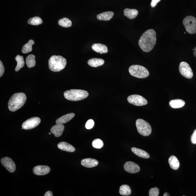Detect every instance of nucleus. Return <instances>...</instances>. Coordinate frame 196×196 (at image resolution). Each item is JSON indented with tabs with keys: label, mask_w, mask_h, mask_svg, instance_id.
<instances>
[{
	"label": "nucleus",
	"mask_w": 196,
	"mask_h": 196,
	"mask_svg": "<svg viewBox=\"0 0 196 196\" xmlns=\"http://www.w3.org/2000/svg\"><path fill=\"white\" fill-rule=\"evenodd\" d=\"M156 40V32L154 30L150 29L142 34L138 44L142 50L145 52H149L154 47Z\"/></svg>",
	"instance_id": "1"
},
{
	"label": "nucleus",
	"mask_w": 196,
	"mask_h": 196,
	"mask_svg": "<svg viewBox=\"0 0 196 196\" xmlns=\"http://www.w3.org/2000/svg\"><path fill=\"white\" fill-rule=\"evenodd\" d=\"M26 100V96L24 93H18L13 94L9 101V110L11 111L18 110L24 105Z\"/></svg>",
	"instance_id": "2"
},
{
	"label": "nucleus",
	"mask_w": 196,
	"mask_h": 196,
	"mask_svg": "<svg viewBox=\"0 0 196 196\" xmlns=\"http://www.w3.org/2000/svg\"><path fill=\"white\" fill-rule=\"evenodd\" d=\"M66 64V59L61 56H53L49 61V68L54 72H60L63 70Z\"/></svg>",
	"instance_id": "3"
},
{
	"label": "nucleus",
	"mask_w": 196,
	"mask_h": 196,
	"mask_svg": "<svg viewBox=\"0 0 196 196\" xmlns=\"http://www.w3.org/2000/svg\"><path fill=\"white\" fill-rule=\"evenodd\" d=\"M65 99L71 101H78L85 99L88 97L89 93L85 90L71 89L64 92Z\"/></svg>",
	"instance_id": "4"
},
{
	"label": "nucleus",
	"mask_w": 196,
	"mask_h": 196,
	"mask_svg": "<svg viewBox=\"0 0 196 196\" xmlns=\"http://www.w3.org/2000/svg\"><path fill=\"white\" fill-rule=\"evenodd\" d=\"M129 71L132 76L140 78H147L149 74L147 69L140 65H131L129 68Z\"/></svg>",
	"instance_id": "5"
},
{
	"label": "nucleus",
	"mask_w": 196,
	"mask_h": 196,
	"mask_svg": "<svg viewBox=\"0 0 196 196\" xmlns=\"http://www.w3.org/2000/svg\"><path fill=\"white\" fill-rule=\"evenodd\" d=\"M137 131L141 135L148 136L151 133V126L148 122L142 119H138L136 121Z\"/></svg>",
	"instance_id": "6"
},
{
	"label": "nucleus",
	"mask_w": 196,
	"mask_h": 196,
	"mask_svg": "<svg viewBox=\"0 0 196 196\" xmlns=\"http://www.w3.org/2000/svg\"><path fill=\"white\" fill-rule=\"evenodd\" d=\"M183 23L186 31L190 34L196 32V18L193 16H187L184 18Z\"/></svg>",
	"instance_id": "7"
},
{
	"label": "nucleus",
	"mask_w": 196,
	"mask_h": 196,
	"mask_svg": "<svg viewBox=\"0 0 196 196\" xmlns=\"http://www.w3.org/2000/svg\"><path fill=\"white\" fill-rule=\"evenodd\" d=\"M127 100L131 104L137 106L145 105L147 103V100L139 95H130L128 97Z\"/></svg>",
	"instance_id": "8"
},
{
	"label": "nucleus",
	"mask_w": 196,
	"mask_h": 196,
	"mask_svg": "<svg viewBox=\"0 0 196 196\" xmlns=\"http://www.w3.org/2000/svg\"><path fill=\"white\" fill-rule=\"evenodd\" d=\"M179 71L182 75L186 78H191L193 77L192 69L187 63L183 61L180 63Z\"/></svg>",
	"instance_id": "9"
},
{
	"label": "nucleus",
	"mask_w": 196,
	"mask_h": 196,
	"mask_svg": "<svg viewBox=\"0 0 196 196\" xmlns=\"http://www.w3.org/2000/svg\"><path fill=\"white\" fill-rule=\"evenodd\" d=\"M41 120L38 117H34L28 119L23 123L22 127L25 130L31 129L39 125Z\"/></svg>",
	"instance_id": "10"
},
{
	"label": "nucleus",
	"mask_w": 196,
	"mask_h": 196,
	"mask_svg": "<svg viewBox=\"0 0 196 196\" xmlns=\"http://www.w3.org/2000/svg\"><path fill=\"white\" fill-rule=\"evenodd\" d=\"M1 162L3 166L9 172H14L16 170V165L10 158H3L1 159Z\"/></svg>",
	"instance_id": "11"
},
{
	"label": "nucleus",
	"mask_w": 196,
	"mask_h": 196,
	"mask_svg": "<svg viewBox=\"0 0 196 196\" xmlns=\"http://www.w3.org/2000/svg\"><path fill=\"white\" fill-rule=\"evenodd\" d=\"M124 168L126 172L134 174L140 172V167L135 163L128 161L125 163Z\"/></svg>",
	"instance_id": "12"
},
{
	"label": "nucleus",
	"mask_w": 196,
	"mask_h": 196,
	"mask_svg": "<svg viewBox=\"0 0 196 196\" xmlns=\"http://www.w3.org/2000/svg\"><path fill=\"white\" fill-rule=\"evenodd\" d=\"M50 171V168L47 166L38 165L34 167L33 169V172L38 176H43L47 174Z\"/></svg>",
	"instance_id": "13"
},
{
	"label": "nucleus",
	"mask_w": 196,
	"mask_h": 196,
	"mask_svg": "<svg viewBox=\"0 0 196 196\" xmlns=\"http://www.w3.org/2000/svg\"><path fill=\"white\" fill-rule=\"evenodd\" d=\"M64 129V125L61 124H56L53 126L51 129V132L56 137H59L62 135Z\"/></svg>",
	"instance_id": "14"
},
{
	"label": "nucleus",
	"mask_w": 196,
	"mask_h": 196,
	"mask_svg": "<svg viewBox=\"0 0 196 196\" xmlns=\"http://www.w3.org/2000/svg\"><path fill=\"white\" fill-rule=\"evenodd\" d=\"M99 164L98 161L95 159L88 158L82 159L81 161L82 166L88 168H93L97 166Z\"/></svg>",
	"instance_id": "15"
},
{
	"label": "nucleus",
	"mask_w": 196,
	"mask_h": 196,
	"mask_svg": "<svg viewBox=\"0 0 196 196\" xmlns=\"http://www.w3.org/2000/svg\"><path fill=\"white\" fill-rule=\"evenodd\" d=\"M57 147L61 150L69 152H74L75 151V149L72 145L65 142L60 143L57 145Z\"/></svg>",
	"instance_id": "16"
},
{
	"label": "nucleus",
	"mask_w": 196,
	"mask_h": 196,
	"mask_svg": "<svg viewBox=\"0 0 196 196\" xmlns=\"http://www.w3.org/2000/svg\"><path fill=\"white\" fill-rule=\"evenodd\" d=\"M92 48L93 51L101 54L107 53L108 52L107 46L100 43L93 44Z\"/></svg>",
	"instance_id": "17"
},
{
	"label": "nucleus",
	"mask_w": 196,
	"mask_h": 196,
	"mask_svg": "<svg viewBox=\"0 0 196 196\" xmlns=\"http://www.w3.org/2000/svg\"><path fill=\"white\" fill-rule=\"evenodd\" d=\"M75 116L74 113H70L64 115L57 119L56 121V124H63L68 122L72 119Z\"/></svg>",
	"instance_id": "18"
},
{
	"label": "nucleus",
	"mask_w": 196,
	"mask_h": 196,
	"mask_svg": "<svg viewBox=\"0 0 196 196\" xmlns=\"http://www.w3.org/2000/svg\"><path fill=\"white\" fill-rule=\"evenodd\" d=\"M114 14L112 11H107L98 15L97 18L100 20L108 21L113 18Z\"/></svg>",
	"instance_id": "19"
},
{
	"label": "nucleus",
	"mask_w": 196,
	"mask_h": 196,
	"mask_svg": "<svg viewBox=\"0 0 196 196\" xmlns=\"http://www.w3.org/2000/svg\"><path fill=\"white\" fill-rule=\"evenodd\" d=\"M131 150L134 154L140 157L143 158L145 159L149 158L150 155L149 154L143 150L137 148L136 147H132Z\"/></svg>",
	"instance_id": "20"
},
{
	"label": "nucleus",
	"mask_w": 196,
	"mask_h": 196,
	"mask_svg": "<svg viewBox=\"0 0 196 196\" xmlns=\"http://www.w3.org/2000/svg\"><path fill=\"white\" fill-rule=\"evenodd\" d=\"M125 16L130 20H132L136 18L138 14V11L134 9H125L124 11Z\"/></svg>",
	"instance_id": "21"
},
{
	"label": "nucleus",
	"mask_w": 196,
	"mask_h": 196,
	"mask_svg": "<svg viewBox=\"0 0 196 196\" xmlns=\"http://www.w3.org/2000/svg\"><path fill=\"white\" fill-rule=\"evenodd\" d=\"M169 163L171 168L172 169L176 170L179 168L180 166L179 161L177 158L174 155H172L170 157L169 159Z\"/></svg>",
	"instance_id": "22"
},
{
	"label": "nucleus",
	"mask_w": 196,
	"mask_h": 196,
	"mask_svg": "<svg viewBox=\"0 0 196 196\" xmlns=\"http://www.w3.org/2000/svg\"><path fill=\"white\" fill-rule=\"evenodd\" d=\"M104 63L103 60L99 58H92L89 60L88 61V64L90 66L97 67L101 66Z\"/></svg>",
	"instance_id": "23"
},
{
	"label": "nucleus",
	"mask_w": 196,
	"mask_h": 196,
	"mask_svg": "<svg viewBox=\"0 0 196 196\" xmlns=\"http://www.w3.org/2000/svg\"><path fill=\"white\" fill-rule=\"evenodd\" d=\"M185 102L181 99L173 100L169 102L170 106L173 108H179L184 106Z\"/></svg>",
	"instance_id": "24"
},
{
	"label": "nucleus",
	"mask_w": 196,
	"mask_h": 196,
	"mask_svg": "<svg viewBox=\"0 0 196 196\" xmlns=\"http://www.w3.org/2000/svg\"><path fill=\"white\" fill-rule=\"evenodd\" d=\"M15 60L17 62V64L15 69V71L18 72L24 65V57L22 56L18 55L15 57Z\"/></svg>",
	"instance_id": "25"
},
{
	"label": "nucleus",
	"mask_w": 196,
	"mask_h": 196,
	"mask_svg": "<svg viewBox=\"0 0 196 196\" xmlns=\"http://www.w3.org/2000/svg\"><path fill=\"white\" fill-rule=\"evenodd\" d=\"M26 64L28 68H31L35 66L36 61L35 56L32 54L29 55L27 57Z\"/></svg>",
	"instance_id": "26"
},
{
	"label": "nucleus",
	"mask_w": 196,
	"mask_h": 196,
	"mask_svg": "<svg viewBox=\"0 0 196 196\" xmlns=\"http://www.w3.org/2000/svg\"><path fill=\"white\" fill-rule=\"evenodd\" d=\"M119 193L123 196H128L131 193V190L129 186L124 184L120 186Z\"/></svg>",
	"instance_id": "27"
},
{
	"label": "nucleus",
	"mask_w": 196,
	"mask_h": 196,
	"mask_svg": "<svg viewBox=\"0 0 196 196\" xmlns=\"http://www.w3.org/2000/svg\"><path fill=\"white\" fill-rule=\"evenodd\" d=\"M34 42L33 40H29L28 43L26 44L22 48V52L24 53H27L31 52L32 51V46L34 45Z\"/></svg>",
	"instance_id": "28"
},
{
	"label": "nucleus",
	"mask_w": 196,
	"mask_h": 196,
	"mask_svg": "<svg viewBox=\"0 0 196 196\" xmlns=\"http://www.w3.org/2000/svg\"><path fill=\"white\" fill-rule=\"evenodd\" d=\"M58 24L60 26L64 27H70L72 26V23L71 21L67 18H63L59 20Z\"/></svg>",
	"instance_id": "29"
},
{
	"label": "nucleus",
	"mask_w": 196,
	"mask_h": 196,
	"mask_svg": "<svg viewBox=\"0 0 196 196\" xmlns=\"http://www.w3.org/2000/svg\"><path fill=\"white\" fill-rule=\"evenodd\" d=\"M28 24L31 25H38L43 23V20L39 17H34L30 18L28 21Z\"/></svg>",
	"instance_id": "30"
},
{
	"label": "nucleus",
	"mask_w": 196,
	"mask_h": 196,
	"mask_svg": "<svg viewBox=\"0 0 196 196\" xmlns=\"http://www.w3.org/2000/svg\"><path fill=\"white\" fill-rule=\"evenodd\" d=\"M92 146L96 149H101L103 146V143L102 140L100 139H96L94 140L92 142Z\"/></svg>",
	"instance_id": "31"
},
{
	"label": "nucleus",
	"mask_w": 196,
	"mask_h": 196,
	"mask_svg": "<svg viewBox=\"0 0 196 196\" xmlns=\"http://www.w3.org/2000/svg\"><path fill=\"white\" fill-rule=\"evenodd\" d=\"M159 190L157 187L151 188L149 191L150 196H158L159 195Z\"/></svg>",
	"instance_id": "32"
},
{
	"label": "nucleus",
	"mask_w": 196,
	"mask_h": 196,
	"mask_svg": "<svg viewBox=\"0 0 196 196\" xmlns=\"http://www.w3.org/2000/svg\"><path fill=\"white\" fill-rule=\"evenodd\" d=\"M94 124H95V122H94V121L92 119H90L86 122L85 128L87 129H91L93 127Z\"/></svg>",
	"instance_id": "33"
},
{
	"label": "nucleus",
	"mask_w": 196,
	"mask_h": 196,
	"mask_svg": "<svg viewBox=\"0 0 196 196\" xmlns=\"http://www.w3.org/2000/svg\"><path fill=\"white\" fill-rule=\"evenodd\" d=\"M191 142L192 143L196 144V129L194 131L191 138Z\"/></svg>",
	"instance_id": "34"
},
{
	"label": "nucleus",
	"mask_w": 196,
	"mask_h": 196,
	"mask_svg": "<svg viewBox=\"0 0 196 196\" xmlns=\"http://www.w3.org/2000/svg\"><path fill=\"white\" fill-rule=\"evenodd\" d=\"M5 67L2 61H0V77H1L4 73Z\"/></svg>",
	"instance_id": "35"
},
{
	"label": "nucleus",
	"mask_w": 196,
	"mask_h": 196,
	"mask_svg": "<svg viewBox=\"0 0 196 196\" xmlns=\"http://www.w3.org/2000/svg\"><path fill=\"white\" fill-rule=\"evenodd\" d=\"M161 0H151V6L152 7H154L157 4L160 2Z\"/></svg>",
	"instance_id": "36"
},
{
	"label": "nucleus",
	"mask_w": 196,
	"mask_h": 196,
	"mask_svg": "<svg viewBox=\"0 0 196 196\" xmlns=\"http://www.w3.org/2000/svg\"><path fill=\"white\" fill-rule=\"evenodd\" d=\"M53 194L51 191H48L45 193V196H53Z\"/></svg>",
	"instance_id": "37"
},
{
	"label": "nucleus",
	"mask_w": 196,
	"mask_h": 196,
	"mask_svg": "<svg viewBox=\"0 0 196 196\" xmlns=\"http://www.w3.org/2000/svg\"><path fill=\"white\" fill-rule=\"evenodd\" d=\"M169 194L168 193H164V194H163V196H169Z\"/></svg>",
	"instance_id": "38"
},
{
	"label": "nucleus",
	"mask_w": 196,
	"mask_h": 196,
	"mask_svg": "<svg viewBox=\"0 0 196 196\" xmlns=\"http://www.w3.org/2000/svg\"><path fill=\"white\" fill-rule=\"evenodd\" d=\"M194 55L195 56V57H196V47H195L194 49Z\"/></svg>",
	"instance_id": "39"
},
{
	"label": "nucleus",
	"mask_w": 196,
	"mask_h": 196,
	"mask_svg": "<svg viewBox=\"0 0 196 196\" xmlns=\"http://www.w3.org/2000/svg\"><path fill=\"white\" fill-rule=\"evenodd\" d=\"M49 134H51V133H50V132H49Z\"/></svg>",
	"instance_id": "40"
}]
</instances>
